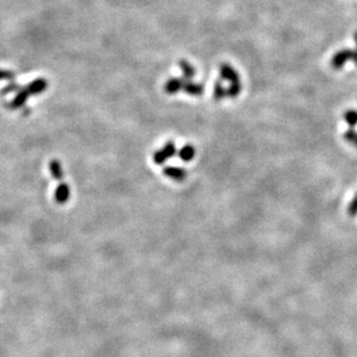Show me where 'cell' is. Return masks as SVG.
Returning <instances> with one entry per match:
<instances>
[{
  "instance_id": "obj_19",
  "label": "cell",
  "mask_w": 357,
  "mask_h": 357,
  "mask_svg": "<svg viewBox=\"0 0 357 357\" xmlns=\"http://www.w3.org/2000/svg\"><path fill=\"white\" fill-rule=\"evenodd\" d=\"M19 86H18L17 84H10L7 85V86L5 87L4 89L1 90L2 94H8V93H12V92H15V90H19Z\"/></svg>"
},
{
  "instance_id": "obj_11",
  "label": "cell",
  "mask_w": 357,
  "mask_h": 357,
  "mask_svg": "<svg viewBox=\"0 0 357 357\" xmlns=\"http://www.w3.org/2000/svg\"><path fill=\"white\" fill-rule=\"evenodd\" d=\"M50 172L51 175H53V177L55 178V180L57 181L62 180L63 175H64V173H63L62 165H60L58 160H53V161L50 162Z\"/></svg>"
},
{
  "instance_id": "obj_7",
  "label": "cell",
  "mask_w": 357,
  "mask_h": 357,
  "mask_svg": "<svg viewBox=\"0 0 357 357\" xmlns=\"http://www.w3.org/2000/svg\"><path fill=\"white\" fill-rule=\"evenodd\" d=\"M183 86H184L183 80L174 78V79L168 80L167 83H166L165 90L166 93H168V94H175V93H178V90L183 89Z\"/></svg>"
},
{
  "instance_id": "obj_20",
  "label": "cell",
  "mask_w": 357,
  "mask_h": 357,
  "mask_svg": "<svg viewBox=\"0 0 357 357\" xmlns=\"http://www.w3.org/2000/svg\"><path fill=\"white\" fill-rule=\"evenodd\" d=\"M354 38H355V42H356V50H355V53H356V60H355V64L357 65V32L355 33V35H354Z\"/></svg>"
},
{
  "instance_id": "obj_2",
  "label": "cell",
  "mask_w": 357,
  "mask_h": 357,
  "mask_svg": "<svg viewBox=\"0 0 357 357\" xmlns=\"http://www.w3.org/2000/svg\"><path fill=\"white\" fill-rule=\"evenodd\" d=\"M177 153V147L175 144L172 141H169L166 143V145L162 147L161 150H158L156 153L153 154V160L157 165H162L165 164V161L172 157L175 156Z\"/></svg>"
},
{
  "instance_id": "obj_8",
  "label": "cell",
  "mask_w": 357,
  "mask_h": 357,
  "mask_svg": "<svg viewBox=\"0 0 357 357\" xmlns=\"http://www.w3.org/2000/svg\"><path fill=\"white\" fill-rule=\"evenodd\" d=\"M183 90L189 95L199 96L203 93V86L201 84H195L192 83V81H188V83H184Z\"/></svg>"
},
{
  "instance_id": "obj_14",
  "label": "cell",
  "mask_w": 357,
  "mask_h": 357,
  "mask_svg": "<svg viewBox=\"0 0 357 357\" xmlns=\"http://www.w3.org/2000/svg\"><path fill=\"white\" fill-rule=\"evenodd\" d=\"M343 137L348 142V143L352 144V145H354V146L357 147V131H356V129L349 128L346 132H344Z\"/></svg>"
},
{
  "instance_id": "obj_4",
  "label": "cell",
  "mask_w": 357,
  "mask_h": 357,
  "mask_svg": "<svg viewBox=\"0 0 357 357\" xmlns=\"http://www.w3.org/2000/svg\"><path fill=\"white\" fill-rule=\"evenodd\" d=\"M164 174L167 178H173L174 181H178V182L183 181L187 177V172L183 168L177 167V166H167V167H165Z\"/></svg>"
},
{
  "instance_id": "obj_10",
  "label": "cell",
  "mask_w": 357,
  "mask_h": 357,
  "mask_svg": "<svg viewBox=\"0 0 357 357\" xmlns=\"http://www.w3.org/2000/svg\"><path fill=\"white\" fill-rule=\"evenodd\" d=\"M178 157H180L181 160H183V161H192L194 157H195V149H194L192 145H186V146H183L182 149L180 150Z\"/></svg>"
},
{
  "instance_id": "obj_17",
  "label": "cell",
  "mask_w": 357,
  "mask_h": 357,
  "mask_svg": "<svg viewBox=\"0 0 357 357\" xmlns=\"http://www.w3.org/2000/svg\"><path fill=\"white\" fill-rule=\"evenodd\" d=\"M348 214L352 217H355L357 214V194L355 195V197L353 198V201L350 202L349 207H348Z\"/></svg>"
},
{
  "instance_id": "obj_6",
  "label": "cell",
  "mask_w": 357,
  "mask_h": 357,
  "mask_svg": "<svg viewBox=\"0 0 357 357\" xmlns=\"http://www.w3.org/2000/svg\"><path fill=\"white\" fill-rule=\"evenodd\" d=\"M70 198V187L66 183H60L55 192V199L60 204H64Z\"/></svg>"
},
{
  "instance_id": "obj_12",
  "label": "cell",
  "mask_w": 357,
  "mask_h": 357,
  "mask_svg": "<svg viewBox=\"0 0 357 357\" xmlns=\"http://www.w3.org/2000/svg\"><path fill=\"white\" fill-rule=\"evenodd\" d=\"M343 119L348 123V125H349V128L356 129V124H357V110H355V109H348L347 111H344Z\"/></svg>"
},
{
  "instance_id": "obj_9",
  "label": "cell",
  "mask_w": 357,
  "mask_h": 357,
  "mask_svg": "<svg viewBox=\"0 0 357 357\" xmlns=\"http://www.w3.org/2000/svg\"><path fill=\"white\" fill-rule=\"evenodd\" d=\"M28 96H29V93L27 92L26 89L19 90V93H18V95L15 96V99L13 100V101L11 102L10 108H12V109H17V108L21 107V106L25 104L26 100L28 99Z\"/></svg>"
},
{
  "instance_id": "obj_16",
  "label": "cell",
  "mask_w": 357,
  "mask_h": 357,
  "mask_svg": "<svg viewBox=\"0 0 357 357\" xmlns=\"http://www.w3.org/2000/svg\"><path fill=\"white\" fill-rule=\"evenodd\" d=\"M214 96L216 100H222L226 96V89L220 83H216L214 89Z\"/></svg>"
},
{
  "instance_id": "obj_18",
  "label": "cell",
  "mask_w": 357,
  "mask_h": 357,
  "mask_svg": "<svg viewBox=\"0 0 357 357\" xmlns=\"http://www.w3.org/2000/svg\"><path fill=\"white\" fill-rule=\"evenodd\" d=\"M13 79H14L13 72L0 70V80H13Z\"/></svg>"
},
{
  "instance_id": "obj_13",
  "label": "cell",
  "mask_w": 357,
  "mask_h": 357,
  "mask_svg": "<svg viewBox=\"0 0 357 357\" xmlns=\"http://www.w3.org/2000/svg\"><path fill=\"white\" fill-rule=\"evenodd\" d=\"M180 68L182 70L183 77L186 78V79H192L194 74H195V69H194L188 62H186V60H181Z\"/></svg>"
},
{
  "instance_id": "obj_5",
  "label": "cell",
  "mask_w": 357,
  "mask_h": 357,
  "mask_svg": "<svg viewBox=\"0 0 357 357\" xmlns=\"http://www.w3.org/2000/svg\"><path fill=\"white\" fill-rule=\"evenodd\" d=\"M48 83L47 80L44 79H36L33 81L32 84H29L28 86L26 87V90L29 93V95H35V94H40V93L43 92L47 89Z\"/></svg>"
},
{
  "instance_id": "obj_3",
  "label": "cell",
  "mask_w": 357,
  "mask_h": 357,
  "mask_svg": "<svg viewBox=\"0 0 357 357\" xmlns=\"http://www.w3.org/2000/svg\"><path fill=\"white\" fill-rule=\"evenodd\" d=\"M220 75H222L223 79L230 81L231 84L240 83V80H239L238 72L229 64H223L222 66H220Z\"/></svg>"
},
{
  "instance_id": "obj_1",
  "label": "cell",
  "mask_w": 357,
  "mask_h": 357,
  "mask_svg": "<svg viewBox=\"0 0 357 357\" xmlns=\"http://www.w3.org/2000/svg\"><path fill=\"white\" fill-rule=\"evenodd\" d=\"M350 60L355 63V60H356L355 50L341 49L333 55L332 59H331V65L333 69L339 71V70H342L344 64L348 62H350Z\"/></svg>"
},
{
  "instance_id": "obj_15",
  "label": "cell",
  "mask_w": 357,
  "mask_h": 357,
  "mask_svg": "<svg viewBox=\"0 0 357 357\" xmlns=\"http://www.w3.org/2000/svg\"><path fill=\"white\" fill-rule=\"evenodd\" d=\"M241 92V84L237 83V84H231V86L226 89V96H230V98H237L239 95V93Z\"/></svg>"
}]
</instances>
